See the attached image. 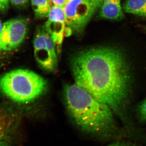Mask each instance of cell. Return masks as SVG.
<instances>
[{"label":"cell","mask_w":146,"mask_h":146,"mask_svg":"<svg viewBox=\"0 0 146 146\" xmlns=\"http://www.w3.org/2000/svg\"><path fill=\"white\" fill-rule=\"evenodd\" d=\"M75 84L121 115L127 107L132 83L130 65L119 49L94 47L76 54L71 62Z\"/></svg>","instance_id":"obj_1"},{"label":"cell","mask_w":146,"mask_h":146,"mask_svg":"<svg viewBox=\"0 0 146 146\" xmlns=\"http://www.w3.org/2000/svg\"><path fill=\"white\" fill-rule=\"evenodd\" d=\"M64 95L72 119L82 131L101 140L121 137L114 113L109 106L76 84L65 86Z\"/></svg>","instance_id":"obj_2"},{"label":"cell","mask_w":146,"mask_h":146,"mask_svg":"<svg viewBox=\"0 0 146 146\" xmlns=\"http://www.w3.org/2000/svg\"><path fill=\"white\" fill-rule=\"evenodd\" d=\"M47 87L44 79L27 69H16L0 76V91L18 103L33 101L44 94Z\"/></svg>","instance_id":"obj_3"},{"label":"cell","mask_w":146,"mask_h":146,"mask_svg":"<svg viewBox=\"0 0 146 146\" xmlns=\"http://www.w3.org/2000/svg\"><path fill=\"white\" fill-rule=\"evenodd\" d=\"M33 47L35 57L39 67L48 72L54 71L58 65L57 53L52 39L44 27L36 31Z\"/></svg>","instance_id":"obj_4"},{"label":"cell","mask_w":146,"mask_h":146,"mask_svg":"<svg viewBox=\"0 0 146 146\" xmlns=\"http://www.w3.org/2000/svg\"><path fill=\"white\" fill-rule=\"evenodd\" d=\"M27 22L24 18H15L5 22L0 35L1 51L8 52L16 49L26 37Z\"/></svg>","instance_id":"obj_5"},{"label":"cell","mask_w":146,"mask_h":146,"mask_svg":"<svg viewBox=\"0 0 146 146\" xmlns=\"http://www.w3.org/2000/svg\"><path fill=\"white\" fill-rule=\"evenodd\" d=\"M63 8L67 26L76 32L83 30L94 13L91 5L84 0H71Z\"/></svg>","instance_id":"obj_6"},{"label":"cell","mask_w":146,"mask_h":146,"mask_svg":"<svg viewBox=\"0 0 146 146\" xmlns=\"http://www.w3.org/2000/svg\"><path fill=\"white\" fill-rule=\"evenodd\" d=\"M48 19L44 27L52 39L57 54L61 52L62 43L66 35L67 26L63 7L52 6L49 13Z\"/></svg>","instance_id":"obj_7"},{"label":"cell","mask_w":146,"mask_h":146,"mask_svg":"<svg viewBox=\"0 0 146 146\" xmlns=\"http://www.w3.org/2000/svg\"><path fill=\"white\" fill-rule=\"evenodd\" d=\"M19 128L16 117L0 104V141H7L15 146L20 141Z\"/></svg>","instance_id":"obj_8"},{"label":"cell","mask_w":146,"mask_h":146,"mask_svg":"<svg viewBox=\"0 0 146 146\" xmlns=\"http://www.w3.org/2000/svg\"><path fill=\"white\" fill-rule=\"evenodd\" d=\"M100 16L110 20H120L124 17L120 0H110L105 3L100 7Z\"/></svg>","instance_id":"obj_9"},{"label":"cell","mask_w":146,"mask_h":146,"mask_svg":"<svg viewBox=\"0 0 146 146\" xmlns=\"http://www.w3.org/2000/svg\"><path fill=\"white\" fill-rule=\"evenodd\" d=\"M123 9L126 13L146 18V0H127Z\"/></svg>","instance_id":"obj_10"},{"label":"cell","mask_w":146,"mask_h":146,"mask_svg":"<svg viewBox=\"0 0 146 146\" xmlns=\"http://www.w3.org/2000/svg\"><path fill=\"white\" fill-rule=\"evenodd\" d=\"M31 2L36 18H44L48 16L51 7L48 0H31Z\"/></svg>","instance_id":"obj_11"},{"label":"cell","mask_w":146,"mask_h":146,"mask_svg":"<svg viewBox=\"0 0 146 146\" xmlns=\"http://www.w3.org/2000/svg\"><path fill=\"white\" fill-rule=\"evenodd\" d=\"M137 110L140 121L146 123V98L138 106Z\"/></svg>","instance_id":"obj_12"},{"label":"cell","mask_w":146,"mask_h":146,"mask_svg":"<svg viewBox=\"0 0 146 146\" xmlns=\"http://www.w3.org/2000/svg\"><path fill=\"white\" fill-rule=\"evenodd\" d=\"M110 0H93L91 4V7L94 13L98 9L100 8L101 6L105 3Z\"/></svg>","instance_id":"obj_13"},{"label":"cell","mask_w":146,"mask_h":146,"mask_svg":"<svg viewBox=\"0 0 146 146\" xmlns=\"http://www.w3.org/2000/svg\"><path fill=\"white\" fill-rule=\"evenodd\" d=\"M29 0H9L11 4L17 7H24L27 4Z\"/></svg>","instance_id":"obj_14"},{"label":"cell","mask_w":146,"mask_h":146,"mask_svg":"<svg viewBox=\"0 0 146 146\" xmlns=\"http://www.w3.org/2000/svg\"><path fill=\"white\" fill-rule=\"evenodd\" d=\"M51 7L52 6H58L63 7L67 3L66 0H48Z\"/></svg>","instance_id":"obj_15"},{"label":"cell","mask_w":146,"mask_h":146,"mask_svg":"<svg viewBox=\"0 0 146 146\" xmlns=\"http://www.w3.org/2000/svg\"><path fill=\"white\" fill-rule=\"evenodd\" d=\"M9 0H0V10H6L9 5Z\"/></svg>","instance_id":"obj_16"},{"label":"cell","mask_w":146,"mask_h":146,"mask_svg":"<svg viewBox=\"0 0 146 146\" xmlns=\"http://www.w3.org/2000/svg\"><path fill=\"white\" fill-rule=\"evenodd\" d=\"M107 146H136L133 144L127 143H117L110 144Z\"/></svg>","instance_id":"obj_17"},{"label":"cell","mask_w":146,"mask_h":146,"mask_svg":"<svg viewBox=\"0 0 146 146\" xmlns=\"http://www.w3.org/2000/svg\"><path fill=\"white\" fill-rule=\"evenodd\" d=\"M0 146H14L7 141H0Z\"/></svg>","instance_id":"obj_18"},{"label":"cell","mask_w":146,"mask_h":146,"mask_svg":"<svg viewBox=\"0 0 146 146\" xmlns=\"http://www.w3.org/2000/svg\"><path fill=\"white\" fill-rule=\"evenodd\" d=\"M2 25L1 22L0 21V35H1V31L2 29ZM1 52V50L0 49V52Z\"/></svg>","instance_id":"obj_19"},{"label":"cell","mask_w":146,"mask_h":146,"mask_svg":"<svg viewBox=\"0 0 146 146\" xmlns=\"http://www.w3.org/2000/svg\"><path fill=\"white\" fill-rule=\"evenodd\" d=\"M84 1H85L86 2L89 3V4L91 5V3H92V1H93V0H84Z\"/></svg>","instance_id":"obj_20"},{"label":"cell","mask_w":146,"mask_h":146,"mask_svg":"<svg viewBox=\"0 0 146 146\" xmlns=\"http://www.w3.org/2000/svg\"><path fill=\"white\" fill-rule=\"evenodd\" d=\"M70 1H71V0H66V1H67V2H68Z\"/></svg>","instance_id":"obj_21"}]
</instances>
